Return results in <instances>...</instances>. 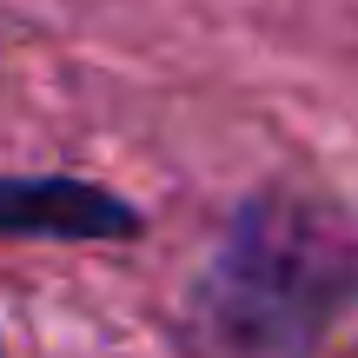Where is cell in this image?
I'll return each instance as SVG.
<instances>
[{
  "label": "cell",
  "instance_id": "obj_1",
  "mask_svg": "<svg viewBox=\"0 0 358 358\" xmlns=\"http://www.w3.org/2000/svg\"><path fill=\"white\" fill-rule=\"evenodd\" d=\"M358 299V226L299 192L232 213L186 292L192 358H312Z\"/></svg>",
  "mask_w": 358,
  "mask_h": 358
},
{
  "label": "cell",
  "instance_id": "obj_2",
  "mask_svg": "<svg viewBox=\"0 0 358 358\" xmlns=\"http://www.w3.org/2000/svg\"><path fill=\"white\" fill-rule=\"evenodd\" d=\"M140 213L87 179H0V239H133Z\"/></svg>",
  "mask_w": 358,
  "mask_h": 358
}]
</instances>
